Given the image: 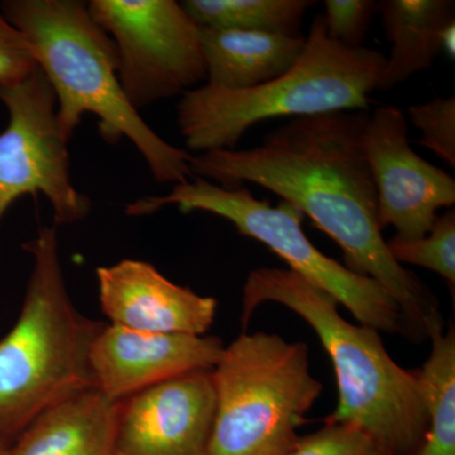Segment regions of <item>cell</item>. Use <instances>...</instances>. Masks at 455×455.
<instances>
[{
	"label": "cell",
	"instance_id": "obj_1",
	"mask_svg": "<svg viewBox=\"0 0 455 455\" xmlns=\"http://www.w3.org/2000/svg\"><path fill=\"white\" fill-rule=\"evenodd\" d=\"M368 110L293 118L250 149L191 156L193 178L221 188L243 182L272 191L339 245L349 271L381 284L425 339L442 322L439 301L396 262L377 220V194L364 154Z\"/></svg>",
	"mask_w": 455,
	"mask_h": 455
},
{
	"label": "cell",
	"instance_id": "obj_2",
	"mask_svg": "<svg viewBox=\"0 0 455 455\" xmlns=\"http://www.w3.org/2000/svg\"><path fill=\"white\" fill-rule=\"evenodd\" d=\"M265 302L283 305L301 316L331 357L338 403L325 421L361 427L390 455L418 453L427 429L418 373L391 358L379 331L344 319L331 293L289 268L250 272L243 287L244 326Z\"/></svg>",
	"mask_w": 455,
	"mask_h": 455
},
{
	"label": "cell",
	"instance_id": "obj_3",
	"mask_svg": "<svg viewBox=\"0 0 455 455\" xmlns=\"http://www.w3.org/2000/svg\"><path fill=\"white\" fill-rule=\"evenodd\" d=\"M2 12L26 36L38 68L55 92L57 119L71 140L85 114L97 116L101 139L125 137L158 182L193 178L190 152L170 145L131 106L119 83V57L110 36L77 0H7Z\"/></svg>",
	"mask_w": 455,
	"mask_h": 455
},
{
	"label": "cell",
	"instance_id": "obj_4",
	"mask_svg": "<svg viewBox=\"0 0 455 455\" xmlns=\"http://www.w3.org/2000/svg\"><path fill=\"white\" fill-rule=\"evenodd\" d=\"M23 248L31 276L16 324L0 339V438L11 444L42 412L95 387L90 350L106 325L71 301L56 227H41Z\"/></svg>",
	"mask_w": 455,
	"mask_h": 455
},
{
	"label": "cell",
	"instance_id": "obj_5",
	"mask_svg": "<svg viewBox=\"0 0 455 455\" xmlns=\"http://www.w3.org/2000/svg\"><path fill=\"white\" fill-rule=\"evenodd\" d=\"M385 65L381 51L331 40L317 14L298 61L276 79L244 90L205 84L185 92L176 108L180 133L188 151L205 154L235 149L245 132L268 119L368 110Z\"/></svg>",
	"mask_w": 455,
	"mask_h": 455
},
{
	"label": "cell",
	"instance_id": "obj_6",
	"mask_svg": "<svg viewBox=\"0 0 455 455\" xmlns=\"http://www.w3.org/2000/svg\"><path fill=\"white\" fill-rule=\"evenodd\" d=\"M212 379L209 455H286L323 392L307 344L265 331L224 347Z\"/></svg>",
	"mask_w": 455,
	"mask_h": 455
},
{
	"label": "cell",
	"instance_id": "obj_7",
	"mask_svg": "<svg viewBox=\"0 0 455 455\" xmlns=\"http://www.w3.org/2000/svg\"><path fill=\"white\" fill-rule=\"evenodd\" d=\"M173 187L167 196H145L128 204L125 214L143 217L178 205L182 212H205L229 220L239 235L256 239L276 253L289 269L324 290L348 309L359 324L387 334L420 339V334L390 293L372 280L349 271L311 243L302 229L304 214L289 203L259 200L250 188H221L202 178Z\"/></svg>",
	"mask_w": 455,
	"mask_h": 455
},
{
	"label": "cell",
	"instance_id": "obj_8",
	"mask_svg": "<svg viewBox=\"0 0 455 455\" xmlns=\"http://www.w3.org/2000/svg\"><path fill=\"white\" fill-rule=\"evenodd\" d=\"M92 20L118 51V79L136 110L205 82L200 27L175 0H92Z\"/></svg>",
	"mask_w": 455,
	"mask_h": 455
},
{
	"label": "cell",
	"instance_id": "obj_9",
	"mask_svg": "<svg viewBox=\"0 0 455 455\" xmlns=\"http://www.w3.org/2000/svg\"><path fill=\"white\" fill-rule=\"evenodd\" d=\"M8 125L0 133V221L23 196L49 200L56 224L88 217L92 200L71 181L70 157L57 119L55 92L40 68L23 82L0 86Z\"/></svg>",
	"mask_w": 455,
	"mask_h": 455
},
{
	"label": "cell",
	"instance_id": "obj_10",
	"mask_svg": "<svg viewBox=\"0 0 455 455\" xmlns=\"http://www.w3.org/2000/svg\"><path fill=\"white\" fill-rule=\"evenodd\" d=\"M364 154L377 194V220L403 239L430 232L442 208H453L455 180L420 157L409 142L405 114L394 106L377 107L364 128Z\"/></svg>",
	"mask_w": 455,
	"mask_h": 455
},
{
	"label": "cell",
	"instance_id": "obj_11",
	"mask_svg": "<svg viewBox=\"0 0 455 455\" xmlns=\"http://www.w3.org/2000/svg\"><path fill=\"white\" fill-rule=\"evenodd\" d=\"M215 397L212 371H194L124 398L114 455H209Z\"/></svg>",
	"mask_w": 455,
	"mask_h": 455
},
{
	"label": "cell",
	"instance_id": "obj_12",
	"mask_svg": "<svg viewBox=\"0 0 455 455\" xmlns=\"http://www.w3.org/2000/svg\"><path fill=\"white\" fill-rule=\"evenodd\" d=\"M223 349L217 337L147 333L106 324L92 343L90 367L95 388L122 401L182 374L212 371Z\"/></svg>",
	"mask_w": 455,
	"mask_h": 455
},
{
	"label": "cell",
	"instance_id": "obj_13",
	"mask_svg": "<svg viewBox=\"0 0 455 455\" xmlns=\"http://www.w3.org/2000/svg\"><path fill=\"white\" fill-rule=\"evenodd\" d=\"M99 300L113 325L147 333L204 335L214 323L218 302L171 283L140 259L97 269Z\"/></svg>",
	"mask_w": 455,
	"mask_h": 455
},
{
	"label": "cell",
	"instance_id": "obj_14",
	"mask_svg": "<svg viewBox=\"0 0 455 455\" xmlns=\"http://www.w3.org/2000/svg\"><path fill=\"white\" fill-rule=\"evenodd\" d=\"M121 401L92 387L42 412L11 455H114Z\"/></svg>",
	"mask_w": 455,
	"mask_h": 455
},
{
	"label": "cell",
	"instance_id": "obj_15",
	"mask_svg": "<svg viewBox=\"0 0 455 455\" xmlns=\"http://www.w3.org/2000/svg\"><path fill=\"white\" fill-rule=\"evenodd\" d=\"M206 84L244 90L271 82L289 71L305 47L304 36L202 28Z\"/></svg>",
	"mask_w": 455,
	"mask_h": 455
},
{
	"label": "cell",
	"instance_id": "obj_16",
	"mask_svg": "<svg viewBox=\"0 0 455 455\" xmlns=\"http://www.w3.org/2000/svg\"><path fill=\"white\" fill-rule=\"evenodd\" d=\"M377 4L386 37L392 44L379 90H391L433 66L442 52L445 29L455 23V3L382 0Z\"/></svg>",
	"mask_w": 455,
	"mask_h": 455
},
{
	"label": "cell",
	"instance_id": "obj_17",
	"mask_svg": "<svg viewBox=\"0 0 455 455\" xmlns=\"http://www.w3.org/2000/svg\"><path fill=\"white\" fill-rule=\"evenodd\" d=\"M429 358L418 373L427 414L423 444L415 455H455V331L443 333V323L427 333Z\"/></svg>",
	"mask_w": 455,
	"mask_h": 455
},
{
	"label": "cell",
	"instance_id": "obj_18",
	"mask_svg": "<svg viewBox=\"0 0 455 455\" xmlns=\"http://www.w3.org/2000/svg\"><path fill=\"white\" fill-rule=\"evenodd\" d=\"M314 0H184L182 7L202 28L302 36V20Z\"/></svg>",
	"mask_w": 455,
	"mask_h": 455
},
{
	"label": "cell",
	"instance_id": "obj_19",
	"mask_svg": "<svg viewBox=\"0 0 455 455\" xmlns=\"http://www.w3.org/2000/svg\"><path fill=\"white\" fill-rule=\"evenodd\" d=\"M388 251L396 262L409 263L435 272L447 281L451 291L455 286V211L448 209L438 215L427 235L416 239L395 235L387 242Z\"/></svg>",
	"mask_w": 455,
	"mask_h": 455
},
{
	"label": "cell",
	"instance_id": "obj_20",
	"mask_svg": "<svg viewBox=\"0 0 455 455\" xmlns=\"http://www.w3.org/2000/svg\"><path fill=\"white\" fill-rule=\"evenodd\" d=\"M410 121L420 131L421 146L455 167V98H435L407 108Z\"/></svg>",
	"mask_w": 455,
	"mask_h": 455
},
{
	"label": "cell",
	"instance_id": "obj_21",
	"mask_svg": "<svg viewBox=\"0 0 455 455\" xmlns=\"http://www.w3.org/2000/svg\"><path fill=\"white\" fill-rule=\"evenodd\" d=\"M286 455H390L366 431L353 424L325 421L322 429L300 436Z\"/></svg>",
	"mask_w": 455,
	"mask_h": 455
},
{
	"label": "cell",
	"instance_id": "obj_22",
	"mask_svg": "<svg viewBox=\"0 0 455 455\" xmlns=\"http://www.w3.org/2000/svg\"><path fill=\"white\" fill-rule=\"evenodd\" d=\"M325 28L331 40L359 49L367 37L368 28L379 4L373 0H326Z\"/></svg>",
	"mask_w": 455,
	"mask_h": 455
},
{
	"label": "cell",
	"instance_id": "obj_23",
	"mask_svg": "<svg viewBox=\"0 0 455 455\" xmlns=\"http://www.w3.org/2000/svg\"><path fill=\"white\" fill-rule=\"evenodd\" d=\"M37 68L35 53L26 36L0 12V86L23 82Z\"/></svg>",
	"mask_w": 455,
	"mask_h": 455
},
{
	"label": "cell",
	"instance_id": "obj_24",
	"mask_svg": "<svg viewBox=\"0 0 455 455\" xmlns=\"http://www.w3.org/2000/svg\"><path fill=\"white\" fill-rule=\"evenodd\" d=\"M442 52L447 53L449 59L453 60L455 56V23L445 29L443 36Z\"/></svg>",
	"mask_w": 455,
	"mask_h": 455
},
{
	"label": "cell",
	"instance_id": "obj_25",
	"mask_svg": "<svg viewBox=\"0 0 455 455\" xmlns=\"http://www.w3.org/2000/svg\"><path fill=\"white\" fill-rule=\"evenodd\" d=\"M12 447H13V444L0 438V455H11Z\"/></svg>",
	"mask_w": 455,
	"mask_h": 455
}]
</instances>
